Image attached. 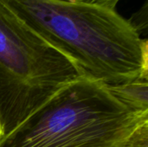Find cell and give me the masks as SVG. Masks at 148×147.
<instances>
[{"mask_svg":"<svg viewBox=\"0 0 148 147\" xmlns=\"http://www.w3.org/2000/svg\"><path fill=\"white\" fill-rule=\"evenodd\" d=\"M64 1H75V0H64Z\"/></svg>","mask_w":148,"mask_h":147,"instance_id":"obj_7","label":"cell"},{"mask_svg":"<svg viewBox=\"0 0 148 147\" xmlns=\"http://www.w3.org/2000/svg\"><path fill=\"white\" fill-rule=\"evenodd\" d=\"M3 1L84 75L108 86L148 75L147 41L115 10L77 1Z\"/></svg>","mask_w":148,"mask_h":147,"instance_id":"obj_1","label":"cell"},{"mask_svg":"<svg viewBox=\"0 0 148 147\" xmlns=\"http://www.w3.org/2000/svg\"><path fill=\"white\" fill-rule=\"evenodd\" d=\"M148 75L132 82L110 86L116 96L134 109L148 112Z\"/></svg>","mask_w":148,"mask_h":147,"instance_id":"obj_4","label":"cell"},{"mask_svg":"<svg viewBox=\"0 0 148 147\" xmlns=\"http://www.w3.org/2000/svg\"><path fill=\"white\" fill-rule=\"evenodd\" d=\"M127 147H148V124L144 125Z\"/></svg>","mask_w":148,"mask_h":147,"instance_id":"obj_5","label":"cell"},{"mask_svg":"<svg viewBox=\"0 0 148 147\" xmlns=\"http://www.w3.org/2000/svg\"><path fill=\"white\" fill-rule=\"evenodd\" d=\"M146 124L148 112L132 108L110 86L82 75L0 137V147H127Z\"/></svg>","mask_w":148,"mask_h":147,"instance_id":"obj_2","label":"cell"},{"mask_svg":"<svg viewBox=\"0 0 148 147\" xmlns=\"http://www.w3.org/2000/svg\"><path fill=\"white\" fill-rule=\"evenodd\" d=\"M75 1L79 3H82L89 4V5L98 6V7H101L104 9L114 10L118 3L121 0H75Z\"/></svg>","mask_w":148,"mask_h":147,"instance_id":"obj_6","label":"cell"},{"mask_svg":"<svg viewBox=\"0 0 148 147\" xmlns=\"http://www.w3.org/2000/svg\"><path fill=\"white\" fill-rule=\"evenodd\" d=\"M82 75L69 57L0 0V137Z\"/></svg>","mask_w":148,"mask_h":147,"instance_id":"obj_3","label":"cell"}]
</instances>
